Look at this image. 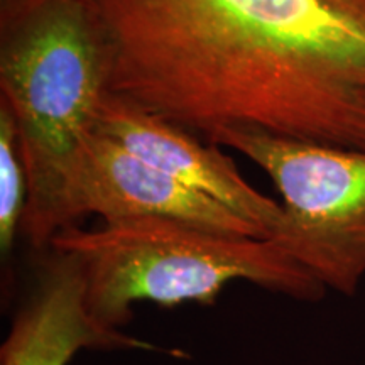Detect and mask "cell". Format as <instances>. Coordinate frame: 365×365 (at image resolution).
<instances>
[{"label":"cell","instance_id":"3957f363","mask_svg":"<svg viewBox=\"0 0 365 365\" xmlns=\"http://www.w3.org/2000/svg\"><path fill=\"white\" fill-rule=\"evenodd\" d=\"M49 249L78 261L86 307L112 330L129 322L135 303L210 304L234 281L298 301H318L327 293L271 239L173 220L139 218L95 230L75 227L54 237Z\"/></svg>","mask_w":365,"mask_h":365},{"label":"cell","instance_id":"8992f818","mask_svg":"<svg viewBox=\"0 0 365 365\" xmlns=\"http://www.w3.org/2000/svg\"><path fill=\"white\" fill-rule=\"evenodd\" d=\"M95 130L188 188L232 210L257 227L266 239H272L279 230L281 203L250 186L220 145L210 144L193 132L112 93L100 105Z\"/></svg>","mask_w":365,"mask_h":365},{"label":"cell","instance_id":"52a82bcc","mask_svg":"<svg viewBox=\"0 0 365 365\" xmlns=\"http://www.w3.org/2000/svg\"><path fill=\"white\" fill-rule=\"evenodd\" d=\"M85 349L159 350L100 325L86 307L78 261L51 250L0 346V365H68Z\"/></svg>","mask_w":365,"mask_h":365},{"label":"cell","instance_id":"5b68a950","mask_svg":"<svg viewBox=\"0 0 365 365\" xmlns=\"http://www.w3.org/2000/svg\"><path fill=\"white\" fill-rule=\"evenodd\" d=\"M80 220L98 215L103 223L159 218L227 235H266L210 196L127 150L110 137L91 130L85 137L76 182Z\"/></svg>","mask_w":365,"mask_h":365},{"label":"cell","instance_id":"ba28073f","mask_svg":"<svg viewBox=\"0 0 365 365\" xmlns=\"http://www.w3.org/2000/svg\"><path fill=\"white\" fill-rule=\"evenodd\" d=\"M29 181L22 156L16 118L4 98H0V250L11 254L14 242L24 222Z\"/></svg>","mask_w":365,"mask_h":365},{"label":"cell","instance_id":"9c48e42d","mask_svg":"<svg viewBox=\"0 0 365 365\" xmlns=\"http://www.w3.org/2000/svg\"><path fill=\"white\" fill-rule=\"evenodd\" d=\"M22 2H26V0H0V16H2V14L11 12L12 9L21 6Z\"/></svg>","mask_w":365,"mask_h":365},{"label":"cell","instance_id":"7a4b0ae2","mask_svg":"<svg viewBox=\"0 0 365 365\" xmlns=\"http://www.w3.org/2000/svg\"><path fill=\"white\" fill-rule=\"evenodd\" d=\"M110 71L90 0H26L0 16V98L19 132L29 181L21 230L36 249L80 222L83 143L110 93Z\"/></svg>","mask_w":365,"mask_h":365},{"label":"cell","instance_id":"277c9868","mask_svg":"<svg viewBox=\"0 0 365 365\" xmlns=\"http://www.w3.org/2000/svg\"><path fill=\"white\" fill-rule=\"evenodd\" d=\"M217 145L257 164L281 196L271 240L319 286L354 296L365 279V149L259 132H227Z\"/></svg>","mask_w":365,"mask_h":365},{"label":"cell","instance_id":"6da1fadb","mask_svg":"<svg viewBox=\"0 0 365 365\" xmlns=\"http://www.w3.org/2000/svg\"><path fill=\"white\" fill-rule=\"evenodd\" d=\"M110 93L227 132L365 149V0H90Z\"/></svg>","mask_w":365,"mask_h":365}]
</instances>
